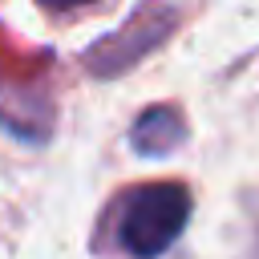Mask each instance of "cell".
Returning a JSON list of instances; mask_svg holds the SVG:
<instances>
[{
	"label": "cell",
	"instance_id": "1",
	"mask_svg": "<svg viewBox=\"0 0 259 259\" xmlns=\"http://www.w3.org/2000/svg\"><path fill=\"white\" fill-rule=\"evenodd\" d=\"M190 219V194L178 182H150L130 190V198L121 202V251L134 259H154L162 255L186 227Z\"/></svg>",
	"mask_w": 259,
	"mask_h": 259
},
{
	"label": "cell",
	"instance_id": "2",
	"mask_svg": "<svg viewBox=\"0 0 259 259\" xmlns=\"http://www.w3.org/2000/svg\"><path fill=\"white\" fill-rule=\"evenodd\" d=\"M170 28H174V8L150 0V4H142V8L130 16V24H121L113 36H105V40L93 45L89 69L101 73V77H113V73L138 65L154 45H162V40L170 36Z\"/></svg>",
	"mask_w": 259,
	"mask_h": 259
},
{
	"label": "cell",
	"instance_id": "3",
	"mask_svg": "<svg viewBox=\"0 0 259 259\" xmlns=\"http://www.w3.org/2000/svg\"><path fill=\"white\" fill-rule=\"evenodd\" d=\"M186 138V125L178 117V109H146L138 121H134V146L138 154H170L178 142Z\"/></svg>",
	"mask_w": 259,
	"mask_h": 259
},
{
	"label": "cell",
	"instance_id": "4",
	"mask_svg": "<svg viewBox=\"0 0 259 259\" xmlns=\"http://www.w3.org/2000/svg\"><path fill=\"white\" fill-rule=\"evenodd\" d=\"M40 8H49V12H61V8H81V4H89V0H36Z\"/></svg>",
	"mask_w": 259,
	"mask_h": 259
}]
</instances>
